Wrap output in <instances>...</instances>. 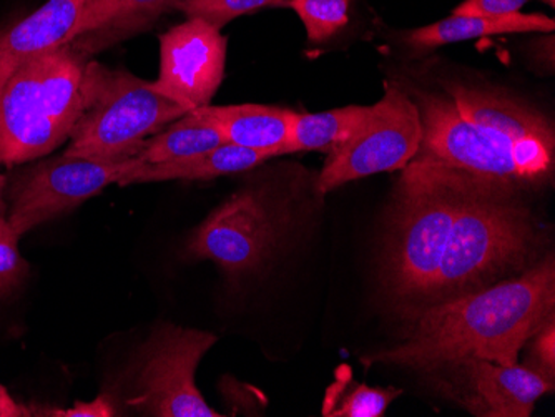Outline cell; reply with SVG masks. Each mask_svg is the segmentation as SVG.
I'll return each mask as SVG.
<instances>
[{
    "mask_svg": "<svg viewBox=\"0 0 555 417\" xmlns=\"http://www.w3.org/2000/svg\"><path fill=\"white\" fill-rule=\"evenodd\" d=\"M520 188L489 177L479 179L449 233L426 308L489 288L526 264L534 248L535 226Z\"/></svg>",
    "mask_w": 555,
    "mask_h": 417,
    "instance_id": "3",
    "label": "cell"
},
{
    "mask_svg": "<svg viewBox=\"0 0 555 417\" xmlns=\"http://www.w3.org/2000/svg\"><path fill=\"white\" fill-rule=\"evenodd\" d=\"M227 37L202 18H186L160 37V68L152 87L186 112L207 107L223 82Z\"/></svg>",
    "mask_w": 555,
    "mask_h": 417,
    "instance_id": "12",
    "label": "cell"
},
{
    "mask_svg": "<svg viewBox=\"0 0 555 417\" xmlns=\"http://www.w3.org/2000/svg\"><path fill=\"white\" fill-rule=\"evenodd\" d=\"M555 29L554 18L544 14L502 15H460L451 14L442 21L402 34V43L414 51H431L438 47L466 40L482 39L504 34H552Z\"/></svg>",
    "mask_w": 555,
    "mask_h": 417,
    "instance_id": "17",
    "label": "cell"
},
{
    "mask_svg": "<svg viewBox=\"0 0 555 417\" xmlns=\"http://www.w3.org/2000/svg\"><path fill=\"white\" fill-rule=\"evenodd\" d=\"M282 2L283 0H179L175 11L183 12L186 18H202L215 29L221 30L235 18L280 5Z\"/></svg>",
    "mask_w": 555,
    "mask_h": 417,
    "instance_id": "23",
    "label": "cell"
},
{
    "mask_svg": "<svg viewBox=\"0 0 555 417\" xmlns=\"http://www.w3.org/2000/svg\"><path fill=\"white\" fill-rule=\"evenodd\" d=\"M139 165L142 161L137 158L95 161L65 154L36 161L22 170L9 188V225L21 238L52 218L80 207L108 185H117L120 177Z\"/></svg>",
    "mask_w": 555,
    "mask_h": 417,
    "instance_id": "8",
    "label": "cell"
},
{
    "mask_svg": "<svg viewBox=\"0 0 555 417\" xmlns=\"http://www.w3.org/2000/svg\"><path fill=\"white\" fill-rule=\"evenodd\" d=\"M406 92L416 104L423 130L420 151L414 157L527 185L509 148L467 120L444 90L433 92L410 86Z\"/></svg>",
    "mask_w": 555,
    "mask_h": 417,
    "instance_id": "10",
    "label": "cell"
},
{
    "mask_svg": "<svg viewBox=\"0 0 555 417\" xmlns=\"http://www.w3.org/2000/svg\"><path fill=\"white\" fill-rule=\"evenodd\" d=\"M352 0H283L282 8L296 12L313 45L330 42L349 22Z\"/></svg>",
    "mask_w": 555,
    "mask_h": 417,
    "instance_id": "22",
    "label": "cell"
},
{
    "mask_svg": "<svg viewBox=\"0 0 555 417\" xmlns=\"http://www.w3.org/2000/svg\"><path fill=\"white\" fill-rule=\"evenodd\" d=\"M527 366L534 367L547 378L555 379V313L548 314L545 322L526 344Z\"/></svg>",
    "mask_w": 555,
    "mask_h": 417,
    "instance_id": "25",
    "label": "cell"
},
{
    "mask_svg": "<svg viewBox=\"0 0 555 417\" xmlns=\"http://www.w3.org/2000/svg\"><path fill=\"white\" fill-rule=\"evenodd\" d=\"M33 411L25 407L24 404L17 403L14 398L9 394L8 389L0 385V417H29Z\"/></svg>",
    "mask_w": 555,
    "mask_h": 417,
    "instance_id": "28",
    "label": "cell"
},
{
    "mask_svg": "<svg viewBox=\"0 0 555 417\" xmlns=\"http://www.w3.org/2000/svg\"><path fill=\"white\" fill-rule=\"evenodd\" d=\"M273 214L263 193H235L195 230L186 253L215 261L230 276L255 272L263 266L276 243Z\"/></svg>",
    "mask_w": 555,
    "mask_h": 417,
    "instance_id": "11",
    "label": "cell"
},
{
    "mask_svg": "<svg viewBox=\"0 0 555 417\" xmlns=\"http://www.w3.org/2000/svg\"><path fill=\"white\" fill-rule=\"evenodd\" d=\"M398 388H371L364 382H354L349 376H339L327 389L323 416L326 417H382L392 401L401 396Z\"/></svg>",
    "mask_w": 555,
    "mask_h": 417,
    "instance_id": "21",
    "label": "cell"
},
{
    "mask_svg": "<svg viewBox=\"0 0 555 417\" xmlns=\"http://www.w3.org/2000/svg\"><path fill=\"white\" fill-rule=\"evenodd\" d=\"M47 416H64V417H102L114 416V407L111 406V401L107 398H99L93 403L75 404L72 409H52L47 413Z\"/></svg>",
    "mask_w": 555,
    "mask_h": 417,
    "instance_id": "27",
    "label": "cell"
},
{
    "mask_svg": "<svg viewBox=\"0 0 555 417\" xmlns=\"http://www.w3.org/2000/svg\"><path fill=\"white\" fill-rule=\"evenodd\" d=\"M529 2L534 0H463L451 14L502 17V15L519 14L520 9ZM539 2H544L551 8L555 5V0H539Z\"/></svg>",
    "mask_w": 555,
    "mask_h": 417,
    "instance_id": "26",
    "label": "cell"
},
{
    "mask_svg": "<svg viewBox=\"0 0 555 417\" xmlns=\"http://www.w3.org/2000/svg\"><path fill=\"white\" fill-rule=\"evenodd\" d=\"M442 369L456 373L464 406L474 416L529 417L535 403L554 392L555 379L527 364L504 366L467 357Z\"/></svg>",
    "mask_w": 555,
    "mask_h": 417,
    "instance_id": "13",
    "label": "cell"
},
{
    "mask_svg": "<svg viewBox=\"0 0 555 417\" xmlns=\"http://www.w3.org/2000/svg\"><path fill=\"white\" fill-rule=\"evenodd\" d=\"M442 90L467 120L509 148L527 185L552 179L554 129L541 112L492 87L444 82Z\"/></svg>",
    "mask_w": 555,
    "mask_h": 417,
    "instance_id": "9",
    "label": "cell"
},
{
    "mask_svg": "<svg viewBox=\"0 0 555 417\" xmlns=\"http://www.w3.org/2000/svg\"><path fill=\"white\" fill-rule=\"evenodd\" d=\"M268 160H271V157L267 154L248 151L232 143H223L214 151L183 158V160L139 165L120 177L117 185L129 186L139 185V183L170 182V180H214L254 170Z\"/></svg>",
    "mask_w": 555,
    "mask_h": 417,
    "instance_id": "18",
    "label": "cell"
},
{
    "mask_svg": "<svg viewBox=\"0 0 555 417\" xmlns=\"http://www.w3.org/2000/svg\"><path fill=\"white\" fill-rule=\"evenodd\" d=\"M177 2L179 0H86L79 36L72 43L92 57L149 30L162 15L175 9Z\"/></svg>",
    "mask_w": 555,
    "mask_h": 417,
    "instance_id": "15",
    "label": "cell"
},
{
    "mask_svg": "<svg viewBox=\"0 0 555 417\" xmlns=\"http://www.w3.org/2000/svg\"><path fill=\"white\" fill-rule=\"evenodd\" d=\"M4 190L5 179L0 175V217H5Z\"/></svg>",
    "mask_w": 555,
    "mask_h": 417,
    "instance_id": "29",
    "label": "cell"
},
{
    "mask_svg": "<svg viewBox=\"0 0 555 417\" xmlns=\"http://www.w3.org/2000/svg\"><path fill=\"white\" fill-rule=\"evenodd\" d=\"M27 275V263L18 251V236L8 217H0V297H8Z\"/></svg>",
    "mask_w": 555,
    "mask_h": 417,
    "instance_id": "24",
    "label": "cell"
},
{
    "mask_svg": "<svg viewBox=\"0 0 555 417\" xmlns=\"http://www.w3.org/2000/svg\"><path fill=\"white\" fill-rule=\"evenodd\" d=\"M479 179L427 158L402 168L383 243L382 282L411 316L426 308L449 233Z\"/></svg>",
    "mask_w": 555,
    "mask_h": 417,
    "instance_id": "2",
    "label": "cell"
},
{
    "mask_svg": "<svg viewBox=\"0 0 555 417\" xmlns=\"http://www.w3.org/2000/svg\"><path fill=\"white\" fill-rule=\"evenodd\" d=\"M86 0H47L42 8L0 32V87L22 64L79 36Z\"/></svg>",
    "mask_w": 555,
    "mask_h": 417,
    "instance_id": "14",
    "label": "cell"
},
{
    "mask_svg": "<svg viewBox=\"0 0 555 417\" xmlns=\"http://www.w3.org/2000/svg\"><path fill=\"white\" fill-rule=\"evenodd\" d=\"M421 118L406 89L386 83L385 95L370 107L357 133L327 155L318 179L321 195L345 183L406 168L420 151Z\"/></svg>",
    "mask_w": 555,
    "mask_h": 417,
    "instance_id": "7",
    "label": "cell"
},
{
    "mask_svg": "<svg viewBox=\"0 0 555 417\" xmlns=\"http://www.w3.org/2000/svg\"><path fill=\"white\" fill-rule=\"evenodd\" d=\"M555 313L554 258L481 291L452 298L414 314L395 347L361 357L364 366L438 372L467 357L513 366L548 314Z\"/></svg>",
    "mask_w": 555,
    "mask_h": 417,
    "instance_id": "1",
    "label": "cell"
},
{
    "mask_svg": "<svg viewBox=\"0 0 555 417\" xmlns=\"http://www.w3.org/2000/svg\"><path fill=\"white\" fill-rule=\"evenodd\" d=\"M370 107L349 105L320 114H295L286 154L323 152L330 155L345 145L366 118Z\"/></svg>",
    "mask_w": 555,
    "mask_h": 417,
    "instance_id": "20",
    "label": "cell"
},
{
    "mask_svg": "<svg viewBox=\"0 0 555 417\" xmlns=\"http://www.w3.org/2000/svg\"><path fill=\"white\" fill-rule=\"evenodd\" d=\"M80 95V115L64 152L68 157L130 160L150 136L186 114L185 108L160 95L150 80L92 58L83 70Z\"/></svg>",
    "mask_w": 555,
    "mask_h": 417,
    "instance_id": "5",
    "label": "cell"
},
{
    "mask_svg": "<svg viewBox=\"0 0 555 417\" xmlns=\"http://www.w3.org/2000/svg\"><path fill=\"white\" fill-rule=\"evenodd\" d=\"M89 61L70 42L12 71L0 87V167L39 160L70 139Z\"/></svg>",
    "mask_w": 555,
    "mask_h": 417,
    "instance_id": "4",
    "label": "cell"
},
{
    "mask_svg": "<svg viewBox=\"0 0 555 417\" xmlns=\"http://www.w3.org/2000/svg\"><path fill=\"white\" fill-rule=\"evenodd\" d=\"M224 142L267 154L274 158L286 154L293 118L296 112L270 105H227V107H202Z\"/></svg>",
    "mask_w": 555,
    "mask_h": 417,
    "instance_id": "16",
    "label": "cell"
},
{
    "mask_svg": "<svg viewBox=\"0 0 555 417\" xmlns=\"http://www.w3.org/2000/svg\"><path fill=\"white\" fill-rule=\"evenodd\" d=\"M223 143L227 142L214 121L196 108L150 136L135 158L142 164H165L195 157Z\"/></svg>",
    "mask_w": 555,
    "mask_h": 417,
    "instance_id": "19",
    "label": "cell"
},
{
    "mask_svg": "<svg viewBox=\"0 0 555 417\" xmlns=\"http://www.w3.org/2000/svg\"><path fill=\"white\" fill-rule=\"evenodd\" d=\"M217 341L214 333L160 326L140 353L127 406L142 416H223L208 406L195 382L199 361Z\"/></svg>",
    "mask_w": 555,
    "mask_h": 417,
    "instance_id": "6",
    "label": "cell"
}]
</instances>
